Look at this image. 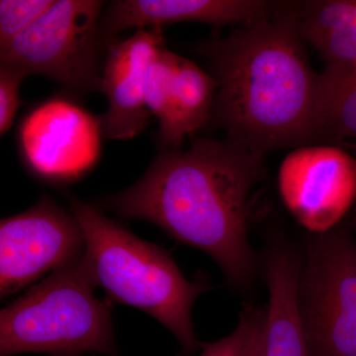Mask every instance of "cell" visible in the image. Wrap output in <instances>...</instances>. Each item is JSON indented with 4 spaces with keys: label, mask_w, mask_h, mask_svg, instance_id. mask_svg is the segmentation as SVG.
<instances>
[{
    "label": "cell",
    "mask_w": 356,
    "mask_h": 356,
    "mask_svg": "<svg viewBox=\"0 0 356 356\" xmlns=\"http://www.w3.org/2000/svg\"><path fill=\"white\" fill-rule=\"evenodd\" d=\"M261 156L231 140L199 139L165 149L137 184L108 199L117 214L154 222L177 242L198 248L234 286L250 282L248 199L262 177Z\"/></svg>",
    "instance_id": "obj_1"
},
{
    "label": "cell",
    "mask_w": 356,
    "mask_h": 356,
    "mask_svg": "<svg viewBox=\"0 0 356 356\" xmlns=\"http://www.w3.org/2000/svg\"><path fill=\"white\" fill-rule=\"evenodd\" d=\"M296 10L274 13L200 47L217 83L211 111L229 140L257 156L317 136L318 74Z\"/></svg>",
    "instance_id": "obj_2"
},
{
    "label": "cell",
    "mask_w": 356,
    "mask_h": 356,
    "mask_svg": "<svg viewBox=\"0 0 356 356\" xmlns=\"http://www.w3.org/2000/svg\"><path fill=\"white\" fill-rule=\"evenodd\" d=\"M70 205L83 229L89 271L108 302L144 311L177 337V356L195 355L200 341L192 306L209 289L206 281L185 280L168 250L138 238L93 206L74 196Z\"/></svg>",
    "instance_id": "obj_3"
},
{
    "label": "cell",
    "mask_w": 356,
    "mask_h": 356,
    "mask_svg": "<svg viewBox=\"0 0 356 356\" xmlns=\"http://www.w3.org/2000/svg\"><path fill=\"white\" fill-rule=\"evenodd\" d=\"M95 287L83 255L30 288L0 313V356L113 355L110 304Z\"/></svg>",
    "instance_id": "obj_4"
},
{
    "label": "cell",
    "mask_w": 356,
    "mask_h": 356,
    "mask_svg": "<svg viewBox=\"0 0 356 356\" xmlns=\"http://www.w3.org/2000/svg\"><path fill=\"white\" fill-rule=\"evenodd\" d=\"M103 6L98 0H58L0 50V65L49 77L74 95L102 91L100 60L108 47L100 31Z\"/></svg>",
    "instance_id": "obj_5"
},
{
    "label": "cell",
    "mask_w": 356,
    "mask_h": 356,
    "mask_svg": "<svg viewBox=\"0 0 356 356\" xmlns=\"http://www.w3.org/2000/svg\"><path fill=\"white\" fill-rule=\"evenodd\" d=\"M300 307L309 356H356V245L343 232L309 243Z\"/></svg>",
    "instance_id": "obj_6"
},
{
    "label": "cell",
    "mask_w": 356,
    "mask_h": 356,
    "mask_svg": "<svg viewBox=\"0 0 356 356\" xmlns=\"http://www.w3.org/2000/svg\"><path fill=\"white\" fill-rule=\"evenodd\" d=\"M86 254L74 215L49 197L0 222V297L7 298Z\"/></svg>",
    "instance_id": "obj_7"
},
{
    "label": "cell",
    "mask_w": 356,
    "mask_h": 356,
    "mask_svg": "<svg viewBox=\"0 0 356 356\" xmlns=\"http://www.w3.org/2000/svg\"><path fill=\"white\" fill-rule=\"evenodd\" d=\"M283 203L307 229L327 233L356 199V159L332 146L297 147L278 173Z\"/></svg>",
    "instance_id": "obj_8"
},
{
    "label": "cell",
    "mask_w": 356,
    "mask_h": 356,
    "mask_svg": "<svg viewBox=\"0 0 356 356\" xmlns=\"http://www.w3.org/2000/svg\"><path fill=\"white\" fill-rule=\"evenodd\" d=\"M102 135V122L86 110L65 98H51L21 124V153L38 177L70 181L95 165Z\"/></svg>",
    "instance_id": "obj_9"
},
{
    "label": "cell",
    "mask_w": 356,
    "mask_h": 356,
    "mask_svg": "<svg viewBox=\"0 0 356 356\" xmlns=\"http://www.w3.org/2000/svg\"><path fill=\"white\" fill-rule=\"evenodd\" d=\"M161 27L137 30L130 38L111 42L103 65L102 92L108 108L100 118L103 137L130 140L149 124L151 112L145 102L147 67L163 48Z\"/></svg>",
    "instance_id": "obj_10"
},
{
    "label": "cell",
    "mask_w": 356,
    "mask_h": 356,
    "mask_svg": "<svg viewBox=\"0 0 356 356\" xmlns=\"http://www.w3.org/2000/svg\"><path fill=\"white\" fill-rule=\"evenodd\" d=\"M270 2L257 0H119L110 4L100 22L107 44L128 29H147L182 22L222 27L254 24L275 13Z\"/></svg>",
    "instance_id": "obj_11"
},
{
    "label": "cell",
    "mask_w": 356,
    "mask_h": 356,
    "mask_svg": "<svg viewBox=\"0 0 356 356\" xmlns=\"http://www.w3.org/2000/svg\"><path fill=\"white\" fill-rule=\"evenodd\" d=\"M269 303L264 329V356H309L301 307V271L294 255L276 248L267 255Z\"/></svg>",
    "instance_id": "obj_12"
},
{
    "label": "cell",
    "mask_w": 356,
    "mask_h": 356,
    "mask_svg": "<svg viewBox=\"0 0 356 356\" xmlns=\"http://www.w3.org/2000/svg\"><path fill=\"white\" fill-rule=\"evenodd\" d=\"M217 83L188 58L177 55L172 79L154 116L165 149H177L210 119Z\"/></svg>",
    "instance_id": "obj_13"
},
{
    "label": "cell",
    "mask_w": 356,
    "mask_h": 356,
    "mask_svg": "<svg viewBox=\"0 0 356 356\" xmlns=\"http://www.w3.org/2000/svg\"><path fill=\"white\" fill-rule=\"evenodd\" d=\"M296 11L302 39L325 67L356 64V0L307 2Z\"/></svg>",
    "instance_id": "obj_14"
},
{
    "label": "cell",
    "mask_w": 356,
    "mask_h": 356,
    "mask_svg": "<svg viewBox=\"0 0 356 356\" xmlns=\"http://www.w3.org/2000/svg\"><path fill=\"white\" fill-rule=\"evenodd\" d=\"M356 139V64L325 67L318 74L317 136Z\"/></svg>",
    "instance_id": "obj_15"
},
{
    "label": "cell",
    "mask_w": 356,
    "mask_h": 356,
    "mask_svg": "<svg viewBox=\"0 0 356 356\" xmlns=\"http://www.w3.org/2000/svg\"><path fill=\"white\" fill-rule=\"evenodd\" d=\"M266 311L243 309L235 331L213 343H200L201 356H252L264 332Z\"/></svg>",
    "instance_id": "obj_16"
},
{
    "label": "cell",
    "mask_w": 356,
    "mask_h": 356,
    "mask_svg": "<svg viewBox=\"0 0 356 356\" xmlns=\"http://www.w3.org/2000/svg\"><path fill=\"white\" fill-rule=\"evenodd\" d=\"M56 0H1L0 1V50L31 27Z\"/></svg>",
    "instance_id": "obj_17"
},
{
    "label": "cell",
    "mask_w": 356,
    "mask_h": 356,
    "mask_svg": "<svg viewBox=\"0 0 356 356\" xmlns=\"http://www.w3.org/2000/svg\"><path fill=\"white\" fill-rule=\"evenodd\" d=\"M27 76L22 70L0 65V134L10 130L20 105V88Z\"/></svg>",
    "instance_id": "obj_18"
},
{
    "label": "cell",
    "mask_w": 356,
    "mask_h": 356,
    "mask_svg": "<svg viewBox=\"0 0 356 356\" xmlns=\"http://www.w3.org/2000/svg\"><path fill=\"white\" fill-rule=\"evenodd\" d=\"M252 356H264V332H262L259 343H257V346H255L254 355H252Z\"/></svg>",
    "instance_id": "obj_19"
}]
</instances>
